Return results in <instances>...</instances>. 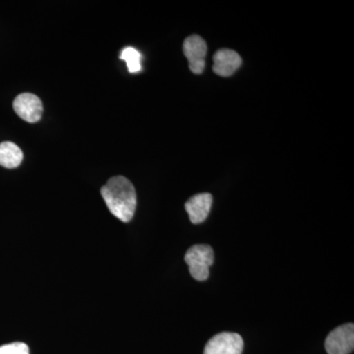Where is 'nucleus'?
<instances>
[{
    "instance_id": "obj_10",
    "label": "nucleus",
    "mask_w": 354,
    "mask_h": 354,
    "mask_svg": "<svg viewBox=\"0 0 354 354\" xmlns=\"http://www.w3.org/2000/svg\"><path fill=\"white\" fill-rule=\"evenodd\" d=\"M141 58L139 51L130 46L121 51L120 59L127 62L130 73H137L141 70Z\"/></svg>"
},
{
    "instance_id": "obj_9",
    "label": "nucleus",
    "mask_w": 354,
    "mask_h": 354,
    "mask_svg": "<svg viewBox=\"0 0 354 354\" xmlns=\"http://www.w3.org/2000/svg\"><path fill=\"white\" fill-rule=\"evenodd\" d=\"M23 160V153L19 147L12 142L0 144V165L6 169L19 167Z\"/></svg>"
},
{
    "instance_id": "obj_7",
    "label": "nucleus",
    "mask_w": 354,
    "mask_h": 354,
    "mask_svg": "<svg viewBox=\"0 0 354 354\" xmlns=\"http://www.w3.org/2000/svg\"><path fill=\"white\" fill-rule=\"evenodd\" d=\"M213 204V196L209 193H200L191 197L185 203V209L189 215L191 223H202L208 218Z\"/></svg>"
},
{
    "instance_id": "obj_8",
    "label": "nucleus",
    "mask_w": 354,
    "mask_h": 354,
    "mask_svg": "<svg viewBox=\"0 0 354 354\" xmlns=\"http://www.w3.org/2000/svg\"><path fill=\"white\" fill-rule=\"evenodd\" d=\"M241 57L236 51L223 48L214 55V72L221 77L232 76L241 67Z\"/></svg>"
},
{
    "instance_id": "obj_11",
    "label": "nucleus",
    "mask_w": 354,
    "mask_h": 354,
    "mask_svg": "<svg viewBox=\"0 0 354 354\" xmlns=\"http://www.w3.org/2000/svg\"><path fill=\"white\" fill-rule=\"evenodd\" d=\"M0 354H30V351L24 342H13L0 346Z\"/></svg>"
},
{
    "instance_id": "obj_1",
    "label": "nucleus",
    "mask_w": 354,
    "mask_h": 354,
    "mask_svg": "<svg viewBox=\"0 0 354 354\" xmlns=\"http://www.w3.org/2000/svg\"><path fill=\"white\" fill-rule=\"evenodd\" d=\"M101 193L109 212L115 218L123 223L132 220L136 209V191L127 177H111Z\"/></svg>"
},
{
    "instance_id": "obj_5",
    "label": "nucleus",
    "mask_w": 354,
    "mask_h": 354,
    "mask_svg": "<svg viewBox=\"0 0 354 354\" xmlns=\"http://www.w3.org/2000/svg\"><path fill=\"white\" fill-rule=\"evenodd\" d=\"M183 53L189 62L191 71L195 74H201L204 71L207 55L206 41L197 35L188 37L184 41Z\"/></svg>"
},
{
    "instance_id": "obj_2",
    "label": "nucleus",
    "mask_w": 354,
    "mask_h": 354,
    "mask_svg": "<svg viewBox=\"0 0 354 354\" xmlns=\"http://www.w3.org/2000/svg\"><path fill=\"white\" fill-rule=\"evenodd\" d=\"M193 279L198 281H207L209 277V267L214 264L215 254L213 248L207 244H196L188 249L184 257Z\"/></svg>"
},
{
    "instance_id": "obj_6",
    "label": "nucleus",
    "mask_w": 354,
    "mask_h": 354,
    "mask_svg": "<svg viewBox=\"0 0 354 354\" xmlns=\"http://www.w3.org/2000/svg\"><path fill=\"white\" fill-rule=\"evenodd\" d=\"M13 109L23 120L29 123L38 122L43 114V102L36 95L24 93L14 100Z\"/></svg>"
},
{
    "instance_id": "obj_4",
    "label": "nucleus",
    "mask_w": 354,
    "mask_h": 354,
    "mask_svg": "<svg viewBox=\"0 0 354 354\" xmlns=\"http://www.w3.org/2000/svg\"><path fill=\"white\" fill-rule=\"evenodd\" d=\"M243 339L235 333L214 335L205 346L204 354H242Z\"/></svg>"
},
{
    "instance_id": "obj_3",
    "label": "nucleus",
    "mask_w": 354,
    "mask_h": 354,
    "mask_svg": "<svg viewBox=\"0 0 354 354\" xmlns=\"http://www.w3.org/2000/svg\"><path fill=\"white\" fill-rule=\"evenodd\" d=\"M354 348V325L344 324L335 328L328 335L325 348L328 354H349Z\"/></svg>"
}]
</instances>
